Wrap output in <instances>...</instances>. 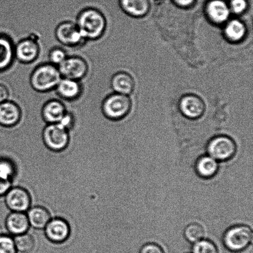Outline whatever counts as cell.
<instances>
[{
  "label": "cell",
  "instance_id": "1",
  "mask_svg": "<svg viewBox=\"0 0 253 253\" xmlns=\"http://www.w3.org/2000/svg\"><path fill=\"white\" fill-rule=\"evenodd\" d=\"M76 23L86 41L100 39L106 27L105 15L95 7L82 9L77 14Z\"/></svg>",
  "mask_w": 253,
  "mask_h": 253
},
{
  "label": "cell",
  "instance_id": "2",
  "mask_svg": "<svg viewBox=\"0 0 253 253\" xmlns=\"http://www.w3.org/2000/svg\"><path fill=\"white\" fill-rule=\"evenodd\" d=\"M62 77L58 67L51 63L40 64L31 74L30 83L38 92H47L55 89Z\"/></svg>",
  "mask_w": 253,
  "mask_h": 253
},
{
  "label": "cell",
  "instance_id": "3",
  "mask_svg": "<svg viewBox=\"0 0 253 253\" xmlns=\"http://www.w3.org/2000/svg\"><path fill=\"white\" fill-rule=\"evenodd\" d=\"M252 239L251 228L246 225H235L225 232L223 244L229 251L240 253L249 248Z\"/></svg>",
  "mask_w": 253,
  "mask_h": 253
},
{
  "label": "cell",
  "instance_id": "4",
  "mask_svg": "<svg viewBox=\"0 0 253 253\" xmlns=\"http://www.w3.org/2000/svg\"><path fill=\"white\" fill-rule=\"evenodd\" d=\"M44 145L53 152L65 151L71 141L69 131L59 124H50L44 126L42 132Z\"/></svg>",
  "mask_w": 253,
  "mask_h": 253
},
{
  "label": "cell",
  "instance_id": "5",
  "mask_svg": "<svg viewBox=\"0 0 253 253\" xmlns=\"http://www.w3.org/2000/svg\"><path fill=\"white\" fill-rule=\"evenodd\" d=\"M209 156L219 161H225L234 157L237 151V145L234 140L227 136H217L208 144Z\"/></svg>",
  "mask_w": 253,
  "mask_h": 253
},
{
  "label": "cell",
  "instance_id": "6",
  "mask_svg": "<svg viewBox=\"0 0 253 253\" xmlns=\"http://www.w3.org/2000/svg\"><path fill=\"white\" fill-rule=\"evenodd\" d=\"M54 35L59 43L71 48L80 46L86 42L76 22L66 21L61 22L56 27Z\"/></svg>",
  "mask_w": 253,
  "mask_h": 253
},
{
  "label": "cell",
  "instance_id": "7",
  "mask_svg": "<svg viewBox=\"0 0 253 253\" xmlns=\"http://www.w3.org/2000/svg\"><path fill=\"white\" fill-rule=\"evenodd\" d=\"M130 108V101L125 95L115 93L109 95L103 101L101 110L106 118L111 120L123 118Z\"/></svg>",
  "mask_w": 253,
  "mask_h": 253
},
{
  "label": "cell",
  "instance_id": "8",
  "mask_svg": "<svg viewBox=\"0 0 253 253\" xmlns=\"http://www.w3.org/2000/svg\"><path fill=\"white\" fill-rule=\"evenodd\" d=\"M6 207L12 212H26L31 207V193L21 186L12 187L4 195Z\"/></svg>",
  "mask_w": 253,
  "mask_h": 253
},
{
  "label": "cell",
  "instance_id": "9",
  "mask_svg": "<svg viewBox=\"0 0 253 253\" xmlns=\"http://www.w3.org/2000/svg\"><path fill=\"white\" fill-rule=\"evenodd\" d=\"M44 235L47 240L55 245L63 244L71 235V226L63 217H54L44 227Z\"/></svg>",
  "mask_w": 253,
  "mask_h": 253
},
{
  "label": "cell",
  "instance_id": "10",
  "mask_svg": "<svg viewBox=\"0 0 253 253\" xmlns=\"http://www.w3.org/2000/svg\"><path fill=\"white\" fill-rule=\"evenodd\" d=\"M62 78L80 81L88 72L87 62L82 57L68 56L58 67Z\"/></svg>",
  "mask_w": 253,
  "mask_h": 253
},
{
  "label": "cell",
  "instance_id": "11",
  "mask_svg": "<svg viewBox=\"0 0 253 253\" xmlns=\"http://www.w3.org/2000/svg\"><path fill=\"white\" fill-rule=\"evenodd\" d=\"M41 48L36 38L29 37L21 40L14 46V58L23 64L32 63L39 56Z\"/></svg>",
  "mask_w": 253,
  "mask_h": 253
},
{
  "label": "cell",
  "instance_id": "12",
  "mask_svg": "<svg viewBox=\"0 0 253 253\" xmlns=\"http://www.w3.org/2000/svg\"><path fill=\"white\" fill-rule=\"evenodd\" d=\"M21 118V109L17 103L8 100L0 104V126L14 127L18 125Z\"/></svg>",
  "mask_w": 253,
  "mask_h": 253
},
{
  "label": "cell",
  "instance_id": "13",
  "mask_svg": "<svg viewBox=\"0 0 253 253\" xmlns=\"http://www.w3.org/2000/svg\"><path fill=\"white\" fill-rule=\"evenodd\" d=\"M65 105L58 100H51L44 104L41 111L42 119L46 125L58 124L67 112Z\"/></svg>",
  "mask_w": 253,
  "mask_h": 253
},
{
  "label": "cell",
  "instance_id": "14",
  "mask_svg": "<svg viewBox=\"0 0 253 253\" xmlns=\"http://www.w3.org/2000/svg\"><path fill=\"white\" fill-rule=\"evenodd\" d=\"M58 95L66 101H74L80 97L83 86L80 81L62 78L55 88Z\"/></svg>",
  "mask_w": 253,
  "mask_h": 253
},
{
  "label": "cell",
  "instance_id": "15",
  "mask_svg": "<svg viewBox=\"0 0 253 253\" xmlns=\"http://www.w3.org/2000/svg\"><path fill=\"white\" fill-rule=\"evenodd\" d=\"M5 225L9 234L18 235L28 232L30 224L26 212H11L6 218Z\"/></svg>",
  "mask_w": 253,
  "mask_h": 253
},
{
  "label": "cell",
  "instance_id": "16",
  "mask_svg": "<svg viewBox=\"0 0 253 253\" xmlns=\"http://www.w3.org/2000/svg\"><path fill=\"white\" fill-rule=\"evenodd\" d=\"M26 214L30 226L37 230L44 229L52 218L51 212L42 205L31 207Z\"/></svg>",
  "mask_w": 253,
  "mask_h": 253
},
{
  "label": "cell",
  "instance_id": "17",
  "mask_svg": "<svg viewBox=\"0 0 253 253\" xmlns=\"http://www.w3.org/2000/svg\"><path fill=\"white\" fill-rule=\"evenodd\" d=\"M219 170L217 161L209 155L201 156L195 165V170L201 178L208 179L216 174Z\"/></svg>",
  "mask_w": 253,
  "mask_h": 253
},
{
  "label": "cell",
  "instance_id": "18",
  "mask_svg": "<svg viewBox=\"0 0 253 253\" xmlns=\"http://www.w3.org/2000/svg\"><path fill=\"white\" fill-rule=\"evenodd\" d=\"M14 49L11 40L6 36H0V71L11 65L14 58Z\"/></svg>",
  "mask_w": 253,
  "mask_h": 253
},
{
  "label": "cell",
  "instance_id": "19",
  "mask_svg": "<svg viewBox=\"0 0 253 253\" xmlns=\"http://www.w3.org/2000/svg\"><path fill=\"white\" fill-rule=\"evenodd\" d=\"M181 108L183 114L190 118H197L202 115L203 104L199 99L194 96H187L181 102Z\"/></svg>",
  "mask_w": 253,
  "mask_h": 253
},
{
  "label": "cell",
  "instance_id": "20",
  "mask_svg": "<svg viewBox=\"0 0 253 253\" xmlns=\"http://www.w3.org/2000/svg\"><path fill=\"white\" fill-rule=\"evenodd\" d=\"M208 12L211 18L215 22H222L229 16V9L222 0H213L208 6Z\"/></svg>",
  "mask_w": 253,
  "mask_h": 253
},
{
  "label": "cell",
  "instance_id": "21",
  "mask_svg": "<svg viewBox=\"0 0 253 253\" xmlns=\"http://www.w3.org/2000/svg\"><path fill=\"white\" fill-rule=\"evenodd\" d=\"M111 86L116 93L125 95L132 90L133 83L132 79L128 74L119 73L113 76Z\"/></svg>",
  "mask_w": 253,
  "mask_h": 253
},
{
  "label": "cell",
  "instance_id": "22",
  "mask_svg": "<svg viewBox=\"0 0 253 253\" xmlns=\"http://www.w3.org/2000/svg\"><path fill=\"white\" fill-rule=\"evenodd\" d=\"M122 8L133 16H141L148 11V0H120Z\"/></svg>",
  "mask_w": 253,
  "mask_h": 253
},
{
  "label": "cell",
  "instance_id": "23",
  "mask_svg": "<svg viewBox=\"0 0 253 253\" xmlns=\"http://www.w3.org/2000/svg\"><path fill=\"white\" fill-rule=\"evenodd\" d=\"M13 240L18 253H29L36 249V240L31 234L27 232L14 236Z\"/></svg>",
  "mask_w": 253,
  "mask_h": 253
},
{
  "label": "cell",
  "instance_id": "24",
  "mask_svg": "<svg viewBox=\"0 0 253 253\" xmlns=\"http://www.w3.org/2000/svg\"><path fill=\"white\" fill-rule=\"evenodd\" d=\"M17 173V168L12 159L8 157L0 158V177L13 182Z\"/></svg>",
  "mask_w": 253,
  "mask_h": 253
},
{
  "label": "cell",
  "instance_id": "25",
  "mask_svg": "<svg viewBox=\"0 0 253 253\" xmlns=\"http://www.w3.org/2000/svg\"><path fill=\"white\" fill-rule=\"evenodd\" d=\"M183 234L188 242L195 244L204 237V228L198 223H192L185 227Z\"/></svg>",
  "mask_w": 253,
  "mask_h": 253
},
{
  "label": "cell",
  "instance_id": "26",
  "mask_svg": "<svg viewBox=\"0 0 253 253\" xmlns=\"http://www.w3.org/2000/svg\"><path fill=\"white\" fill-rule=\"evenodd\" d=\"M245 27L241 22L238 21L230 22L225 29L228 37L232 41H239L245 34Z\"/></svg>",
  "mask_w": 253,
  "mask_h": 253
},
{
  "label": "cell",
  "instance_id": "27",
  "mask_svg": "<svg viewBox=\"0 0 253 253\" xmlns=\"http://www.w3.org/2000/svg\"><path fill=\"white\" fill-rule=\"evenodd\" d=\"M193 253H219L215 245L209 240L202 239L195 243L192 249Z\"/></svg>",
  "mask_w": 253,
  "mask_h": 253
},
{
  "label": "cell",
  "instance_id": "28",
  "mask_svg": "<svg viewBox=\"0 0 253 253\" xmlns=\"http://www.w3.org/2000/svg\"><path fill=\"white\" fill-rule=\"evenodd\" d=\"M68 56L66 51L63 48L54 47L49 52V63L58 67Z\"/></svg>",
  "mask_w": 253,
  "mask_h": 253
},
{
  "label": "cell",
  "instance_id": "29",
  "mask_svg": "<svg viewBox=\"0 0 253 253\" xmlns=\"http://www.w3.org/2000/svg\"><path fill=\"white\" fill-rule=\"evenodd\" d=\"M0 253H18L15 246L13 237L9 235H0Z\"/></svg>",
  "mask_w": 253,
  "mask_h": 253
},
{
  "label": "cell",
  "instance_id": "30",
  "mask_svg": "<svg viewBox=\"0 0 253 253\" xmlns=\"http://www.w3.org/2000/svg\"><path fill=\"white\" fill-rule=\"evenodd\" d=\"M58 124L66 129L67 130L70 131L75 126V117H74L73 114L67 111L65 115H64Z\"/></svg>",
  "mask_w": 253,
  "mask_h": 253
},
{
  "label": "cell",
  "instance_id": "31",
  "mask_svg": "<svg viewBox=\"0 0 253 253\" xmlns=\"http://www.w3.org/2000/svg\"><path fill=\"white\" fill-rule=\"evenodd\" d=\"M139 253H165L163 248L155 243H148L141 248Z\"/></svg>",
  "mask_w": 253,
  "mask_h": 253
},
{
  "label": "cell",
  "instance_id": "32",
  "mask_svg": "<svg viewBox=\"0 0 253 253\" xmlns=\"http://www.w3.org/2000/svg\"><path fill=\"white\" fill-rule=\"evenodd\" d=\"M247 1L245 0H232L231 7L233 11L236 13H240L246 9Z\"/></svg>",
  "mask_w": 253,
  "mask_h": 253
},
{
  "label": "cell",
  "instance_id": "33",
  "mask_svg": "<svg viewBox=\"0 0 253 253\" xmlns=\"http://www.w3.org/2000/svg\"><path fill=\"white\" fill-rule=\"evenodd\" d=\"M12 181L0 177V197H4L7 191L12 187Z\"/></svg>",
  "mask_w": 253,
  "mask_h": 253
},
{
  "label": "cell",
  "instance_id": "34",
  "mask_svg": "<svg viewBox=\"0 0 253 253\" xmlns=\"http://www.w3.org/2000/svg\"><path fill=\"white\" fill-rule=\"evenodd\" d=\"M9 96L8 88L3 84H0V104L8 100Z\"/></svg>",
  "mask_w": 253,
  "mask_h": 253
},
{
  "label": "cell",
  "instance_id": "35",
  "mask_svg": "<svg viewBox=\"0 0 253 253\" xmlns=\"http://www.w3.org/2000/svg\"><path fill=\"white\" fill-rule=\"evenodd\" d=\"M174 1L180 6H187L192 4L194 0H174Z\"/></svg>",
  "mask_w": 253,
  "mask_h": 253
}]
</instances>
